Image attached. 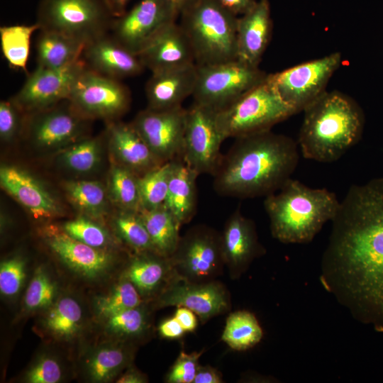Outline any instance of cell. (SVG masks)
<instances>
[{
  "label": "cell",
  "instance_id": "cell-49",
  "mask_svg": "<svg viewBox=\"0 0 383 383\" xmlns=\"http://www.w3.org/2000/svg\"><path fill=\"white\" fill-rule=\"evenodd\" d=\"M223 382L221 373L209 366L199 365L193 383H221Z\"/></svg>",
  "mask_w": 383,
  "mask_h": 383
},
{
  "label": "cell",
  "instance_id": "cell-25",
  "mask_svg": "<svg viewBox=\"0 0 383 383\" xmlns=\"http://www.w3.org/2000/svg\"><path fill=\"white\" fill-rule=\"evenodd\" d=\"M176 275L170 257L156 252H135L122 274L145 301L157 297Z\"/></svg>",
  "mask_w": 383,
  "mask_h": 383
},
{
  "label": "cell",
  "instance_id": "cell-4",
  "mask_svg": "<svg viewBox=\"0 0 383 383\" xmlns=\"http://www.w3.org/2000/svg\"><path fill=\"white\" fill-rule=\"evenodd\" d=\"M340 201L326 188H311L290 178L265 196L264 208L272 236L283 243L311 242L335 217Z\"/></svg>",
  "mask_w": 383,
  "mask_h": 383
},
{
  "label": "cell",
  "instance_id": "cell-21",
  "mask_svg": "<svg viewBox=\"0 0 383 383\" xmlns=\"http://www.w3.org/2000/svg\"><path fill=\"white\" fill-rule=\"evenodd\" d=\"M82 59L88 68L119 80L138 75L145 69L137 55L108 34L87 43Z\"/></svg>",
  "mask_w": 383,
  "mask_h": 383
},
{
  "label": "cell",
  "instance_id": "cell-51",
  "mask_svg": "<svg viewBox=\"0 0 383 383\" xmlns=\"http://www.w3.org/2000/svg\"><path fill=\"white\" fill-rule=\"evenodd\" d=\"M147 382L146 376L131 365L116 381L118 383H145Z\"/></svg>",
  "mask_w": 383,
  "mask_h": 383
},
{
  "label": "cell",
  "instance_id": "cell-27",
  "mask_svg": "<svg viewBox=\"0 0 383 383\" xmlns=\"http://www.w3.org/2000/svg\"><path fill=\"white\" fill-rule=\"evenodd\" d=\"M199 174L179 157L172 160L165 202L180 228L192 221L197 209L196 179Z\"/></svg>",
  "mask_w": 383,
  "mask_h": 383
},
{
  "label": "cell",
  "instance_id": "cell-20",
  "mask_svg": "<svg viewBox=\"0 0 383 383\" xmlns=\"http://www.w3.org/2000/svg\"><path fill=\"white\" fill-rule=\"evenodd\" d=\"M137 55L151 72L196 64L190 42L176 21L161 28Z\"/></svg>",
  "mask_w": 383,
  "mask_h": 383
},
{
  "label": "cell",
  "instance_id": "cell-7",
  "mask_svg": "<svg viewBox=\"0 0 383 383\" xmlns=\"http://www.w3.org/2000/svg\"><path fill=\"white\" fill-rule=\"evenodd\" d=\"M114 19L105 0H40L35 23L87 44L107 34Z\"/></svg>",
  "mask_w": 383,
  "mask_h": 383
},
{
  "label": "cell",
  "instance_id": "cell-23",
  "mask_svg": "<svg viewBox=\"0 0 383 383\" xmlns=\"http://www.w3.org/2000/svg\"><path fill=\"white\" fill-rule=\"evenodd\" d=\"M272 28L269 0H257L237 24L238 60L253 67L259 64L269 44Z\"/></svg>",
  "mask_w": 383,
  "mask_h": 383
},
{
  "label": "cell",
  "instance_id": "cell-22",
  "mask_svg": "<svg viewBox=\"0 0 383 383\" xmlns=\"http://www.w3.org/2000/svg\"><path fill=\"white\" fill-rule=\"evenodd\" d=\"M145 85L148 108L167 109L182 106L195 89L196 64L151 72Z\"/></svg>",
  "mask_w": 383,
  "mask_h": 383
},
{
  "label": "cell",
  "instance_id": "cell-42",
  "mask_svg": "<svg viewBox=\"0 0 383 383\" xmlns=\"http://www.w3.org/2000/svg\"><path fill=\"white\" fill-rule=\"evenodd\" d=\"M63 231L74 239L96 248L104 249L110 243L108 232L84 217L65 223Z\"/></svg>",
  "mask_w": 383,
  "mask_h": 383
},
{
  "label": "cell",
  "instance_id": "cell-8",
  "mask_svg": "<svg viewBox=\"0 0 383 383\" xmlns=\"http://www.w3.org/2000/svg\"><path fill=\"white\" fill-rule=\"evenodd\" d=\"M198 75L193 94L194 103L218 111L265 79L259 67L239 60L197 65Z\"/></svg>",
  "mask_w": 383,
  "mask_h": 383
},
{
  "label": "cell",
  "instance_id": "cell-30",
  "mask_svg": "<svg viewBox=\"0 0 383 383\" xmlns=\"http://www.w3.org/2000/svg\"><path fill=\"white\" fill-rule=\"evenodd\" d=\"M44 331L59 340H70L77 337L84 325V311L73 296L63 295L45 310L42 318Z\"/></svg>",
  "mask_w": 383,
  "mask_h": 383
},
{
  "label": "cell",
  "instance_id": "cell-14",
  "mask_svg": "<svg viewBox=\"0 0 383 383\" xmlns=\"http://www.w3.org/2000/svg\"><path fill=\"white\" fill-rule=\"evenodd\" d=\"M85 67L82 57L60 70L37 67L10 99L27 114L53 106L68 99L76 79Z\"/></svg>",
  "mask_w": 383,
  "mask_h": 383
},
{
  "label": "cell",
  "instance_id": "cell-33",
  "mask_svg": "<svg viewBox=\"0 0 383 383\" xmlns=\"http://www.w3.org/2000/svg\"><path fill=\"white\" fill-rule=\"evenodd\" d=\"M104 319L106 331L126 342L143 337L150 328V311L145 301L136 307L118 312Z\"/></svg>",
  "mask_w": 383,
  "mask_h": 383
},
{
  "label": "cell",
  "instance_id": "cell-13",
  "mask_svg": "<svg viewBox=\"0 0 383 383\" xmlns=\"http://www.w3.org/2000/svg\"><path fill=\"white\" fill-rule=\"evenodd\" d=\"M186 118L187 109L182 106L147 108L131 123L156 157L165 163L182 157Z\"/></svg>",
  "mask_w": 383,
  "mask_h": 383
},
{
  "label": "cell",
  "instance_id": "cell-43",
  "mask_svg": "<svg viewBox=\"0 0 383 383\" xmlns=\"http://www.w3.org/2000/svg\"><path fill=\"white\" fill-rule=\"evenodd\" d=\"M26 277L25 260L16 256L0 265V292L5 297H14L21 290Z\"/></svg>",
  "mask_w": 383,
  "mask_h": 383
},
{
  "label": "cell",
  "instance_id": "cell-46",
  "mask_svg": "<svg viewBox=\"0 0 383 383\" xmlns=\"http://www.w3.org/2000/svg\"><path fill=\"white\" fill-rule=\"evenodd\" d=\"M21 111L11 99L0 102V137L11 141L22 131L23 121Z\"/></svg>",
  "mask_w": 383,
  "mask_h": 383
},
{
  "label": "cell",
  "instance_id": "cell-31",
  "mask_svg": "<svg viewBox=\"0 0 383 383\" xmlns=\"http://www.w3.org/2000/svg\"><path fill=\"white\" fill-rule=\"evenodd\" d=\"M139 213L155 251L170 257L180 238V226L172 213L165 205L150 210L141 209Z\"/></svg>",
  "mask_w": 383,
  "mask_h": 383
},
{
  "label": "cell",
  "instance_id": "cell-26",
  "mask_svg": "<svg viewBox=\"0 0 383 383\" xmlns=\"http://www.w3.org/2000/svg\"><path fill=\"white\" fill-rule=\"evenodd\" d=\"M109 144L118 164L141 176L163 164L131 123L111 121L108 126Z\"/></svg>",
  "mask_w": 383,
  "mask_h": 383
},
{
  "label": "cell",
  "instance_id": "cell-37",
  "mask_svg": "<svg viewBox=\"0 0 383 383\" xmlns=\"http://www.w3.org/2000/svg\"><path fill=\"white\" fill-rule=\"evenodd\" d=\"M145 301L135 287L122 276L110 292L96 299L95 309L97 314L105 318Z\"/></svg>",
  "mask_w": 383,
  "mask_h": 383
},
{
  "label": "cell",
  "instance_id": "cell-24",
  "mask_svg": "<svg viewBox=\"0 0 383 383\" xmlns=\"http://www.w3.org/2000/svg\"><path fill=\"white\" fill-rule=\"evenodd\" d=\"M1 187L35 218H49L58 213L57 204L32 175L20 167L4 165L0 169Z\"/></svg>",
  "mask_w": 383,
  "mask_h": 383
},
{
  "label": "cell",
  "instance_id": "cell-44",
  "mask_svg": "<svg viewBox=\"0 0 383 383\" xmlns=\"http://www.w3.org/2000/svg\"><path fill=\"white\" fill-rule=\"evenodd\" d=\"M60 361L50 355H43L27 370L23 380L28 383H57L63 377Z\"/></svg>",
  "mask_w": 383,
  "mask_h": 383
},
{
  "label": "cell",
  "instance_id": "cell-17",
  "mask_svg": "<svg viewBox=\"0 0 383 383\" xmlns=\"http://www.w3.org/2000/svg\"><path fill=\"white\" fill-rule=\"evenodd\" d=\"M59 105L28 113L29 137L41 148L52 149L72 144L85 130L89 119L77 111L68 100L65 105Z\"/></svg>",
  "mask_w": 383,
  "mask_h": 383
},
{
  "label": "cell",
  "instance_id": "cell-45",
  "mask_svg": "<svg viewBox=\"0 0 383 383\" xmlns=\"http://www.w3.org/2000/svg\"><path fill=\"white\" fill-rule=\"evenodd\" d=\"M203 351L187 353L182 351L166 374L167 383H193L199 360Z\"/></svg>",
  "mask_w": 383,
  "mask_h": 383
},
{
  "label": "cell",
  "instance_id": "cell-34",
  "mask_svg": "<svg viewBox=\"0 0 383 383\" xmlns=\"http://www.w3.org/2000/svg\"><path fill=\"white\" fill-rule=\"evenodd\" d=\"M39 26H4L0 28V40L4 58L10 66L27 71L26 65L30 52V38Z\"/></svg>",
  "mask_w": 383,
  "mask_h": 383
},
{
  "label": "cell",
  "instance_id": "cell-15",
  "mask_svg": "<svg viewBox=\"0 0 383 383\" xmlns=\"http://www.w3.org/2000/svg\"><path fill=\"white\" fill-rule=\"evenodd\" d=\"M177 18L166 0H140L113 20L111 36L138 55L161 28Z\"/></svg>",
  "mask_w": 383,
  "mask_h": 383
},
{
  "label": "cell",
  "instance_id": "cell-11",
  "mask_svg": "<svg viewBox=\"0 0 383 383\" xmlns=\"http://www.w3.org/2000/svg\"><path fill=\"white\" fill-rule=\"evenodd\" d=\"M131 99L128 88L121 80L86 66L76 79L67 100L87 119L113 120L128 109Z\"/></svg>",
  "mask_w": 383,
  "mask_h": 383
},
{
  "label": "cell",
  "instance_id": "cell-5",
  "mask_svg": "<svg viewBox=\"0 0 383 383\" xmlns=\"http://www.w3.org/2000/svg\"><path fill=\"white\" fill-rule=\"evenodd\" d=\"M179 17V24L190 42L197 65L238 59V16L217 0H197Z\"/></svg>",
  "mask_w": 383,
  "mask_h": 383
},
{
  "label": "cell",
  "instance_id": "cell-36",
  "mask_svg": "<svg viewBox=\"0 0 383 383\" xmlns=\"http://www.w3.org/2000/svg\"><path fill=\"white\" fill-rule=\"evenodd\" d=\"M138 175L116 164L111 168L110 191L115 203L121 209L140 211L142 209Z\"/></svg>",
  "mask_w": 383,
  "mask_h": 383
},
{
  "label": "cell",
  "instance_id": "cell-48",
  "mask_svg": "<svg viewBox=\"0 0 383 383\" xmlns=\"http://www.w3.org/2000/svg\"><path fill=\"white\" fill-rule=\"evenodd\" d=\"M174 316L186 332H192L198 326V319L196 314L188 308L184 306L177 307Z\"/></svg>",
  "mask_w": 383,
  "mask_h": 383
},
{
  "label": "cell",
  "instance_id": "cell-12",
  "mask_svg": "<svg viewBox=\"0 0 383 383\" xmlns=\"http://www.w3.org/2000/svg\"><path fill=\"white\" fill-rule=\"evenodd\" d=\"M216 111L194 103L187 109L182 159L199 175H212L222 155L223 140L216 123Z\"/></svg>",
  "mask_w": 383,
  "mask_h": 383
},
{
  "label": "cell",
  "instance_id": "cell-52",
  "mask_svg": "<svg viewBox=\"0 0 383 383\" xmlns=\"http://www.w3.org/2000/svg\"><path fill=\"white\" fill-rule=\"evenodd\" d=\"M113 16L119 17L126 11V6L130 0H105Z\"/></svg>",
  "mask_w": 383,
  "mask_h": 383
},
{
  "label": "cell",
  "instance_id": "cell-16",
  "mask_svg": "<svg viewBox=\"0 0 383 383\" xmlns=\"http://www.w3.org/2000/svg\"><path fill=\"white\" fill-rule=\"evenodd\" d=\"M154 301L157 308H188L202 323L228 311L231 304L227 290L219 282H192L177 275Z\"/></svg>",
  "mask_w": 383,
  "mask_h": 383
},
{
  "label": "cell",
  "instance_id": "cell-40",
  "mask_svg": "<svg viewBox=\"0 0 383 383\" xmlns=\"http://www.w3.org/2000/svg\"><path fill=\"white\" fill-rule=\"evenodd\" d=\"M55 281L43 267L35 270L23 297L26 311L34 312L48 309L57 299Z\"/></svg>",
  "mask_w": 383,
  "mask_h": 383
},
{
  "label": "cell",
  "instance_id": "cell-29",
  "mask_svg": "<svg viewBox=\"0 0 383 383\" xmlns=\"http://www.w3.org/2000/svg\"><path fill=\"white\" fill-rule=\"evenodd\" d=\"M85 45V43L62 33L40 30L35 43L37 67L65 68L82 57Z\"/></svg>",
  "mask_w": 383,
  "mask_h": 383
},
{
  "label": "cell",
  "instance_id": "cell-47",
  "mask_svg": "<svg viewBox=\"0 0 383 383\" xmlns=\"http://www.w3.org/2000/svg\"><path fill=\"white\" fill-rule=\"evenodd\" d=\"M158 332L161 337L170 340L178 339L186 333L174 316L163 320L160 323Z\"/></svg>",
  "mask_w": 383,
  "mask_h": 383
},
{
  "label": "cell",
  "instance_id": "cell-39",
  "mask_svg": "<svg viewBox=\"0 0 383 383\" xmlns=\"http://www.w3.org/2000/svg\"><path fill=\"white\" fill-rule=\"evenodd\" d=\"M72 203L81 211L99 216L105 211L106 192L102 184L95 181H70L65 184Z\"/></svg>",
  "mask_w": 383,
  "mask_h": 383
},
{
  "label": "cell",
  "instance_id": "cell-50",
  "mask_svg": "<svg viewBox=\"0 0 383 383\" xmlns=\"http://www.w3.org/2000/svg\"><path fill=\"white\" fill-rule=\"evenodd\" d=\"M234 15L240 16L248 11L257 0H217Z\"/></svg>",
  "mask_w": 383,
  "mask_h": 383
},
{
  "label": "cell",
  "instance_id": "cell-35",
  "mask_svg": "<svg viewBox=\"0 0 383 383\" xmlns=\"http://www.w3.org/2000/svg\"><path fill=\"white\" fill-rule=\"evenodd\" d=\"M113 225L119 238L135 252H156L139 211L121 209Z\"/></svg>",
  "mask_w": 383,
  "mask_h": 383
},
{
  "label": "cell",
  "instance_id": "cell-2",
  "mask_svg": "<svg viewBox=\"0 0 383 383\" xmlns=\"http://www.w3.org/2000/svg\"><path fill=\"white\" fill-rule=\"evenodd\" d=\"M213 176V188L223 196H267L292 178L299 160L297 142L271 130L235 138Z\"/></svg>",
  "mask_w": 383,
  "mask_h": 383
},
{
  "label": "cell",
  "instance_id": "cell-18",
  "mask_svg": "<svg viewBox=\"0 0 383 383\" xmlns=\"http://www.w3.org/2000/svg\"><path fill=\"white\" fill-rule=\"evenodd\" d=\"M45 240L50 250L72 272L88 279L104 276L113 267L114 257L105 249L89 246L55 228L45 231Z\"/></svg>",
  "mask_w": 383,
  "mask_h": 383
},
{
  "label": "cell",
  "instance_id": "cell-9",
  "mask_svg": "<svg viewBox=\"0 0 383 383\" xmlns=\"http://www.w3.org/2000/svg\"><path fill=\"white\" fill-rule=\"evenodd\" d=\"M170 260L182 279L197 283L213 281L225 265L221 234L209 226L196 225L180 236Z\"/></svg>",
  "mask_w": 383,
  "mask_h": 383
},
{
  "label": "cell",
  "instance_id": "cell-1",
  "mask_svg": "<svg viewBox=\"0 0 383 383\" xmlns=\"http://www.w3.org/2000/svg\"><path fill=\"white\" fill-rule=\"evenodd\" d=\"M331 222L323 284L357 319L383 331V179L351 185Z\"/></svg>",
  "mask_w": 383,
  "mask_h": 383
},
{
  "label": "cell",
  "instance_id": "cell-28",
  "mask_svg": "<svg viewBox=\"0 0 383 383\" xmlns=\"http://www.w3.org/2000/svg\"><path fill=\"white\" fill-rule=\"evenodd\" d=\"M133 353L129 342L121 340L100 345L85 359L86 377L93 382H110L131 365Z\"/></svg>",
  "mask_w": 383,
  "mask_h": 383
},
{
  "label": "cell",
  "instance_id": "cell-19",
  "mask_svg": "<svg viewBox=\"0 0 383 383\" xmlns=\"http://www.w3.org/2000/svg\"><path fill=\"white\" fill-rule=\"evenodd\" d=\"M221 234L224 264L232 278H238L265 253L254 221L245 217L240 207L228 217Z\"/></svg>",
  "mask_w": 383,
  "mask_h": 383
},
{
  "label": "cell",
  "instance_id": "cell-38",
  "mask_svg": "<svg viewBox=\"0 0 383 383\" xmlns=\"http://www.w3.org/2000/svg\"><path fill=\"white\" fill-rule=\"evenodd\" d=\"M171 169L170 161L138 177L142 209L150 210L165 204Z\"/></svg>",
  "mask_w": 383,
  "mask_h": 383
},
{
  "label": "cell",
  "instance_id": "cell-41",
  "mask_svg": "<svg viewBox=\"0 0 383 383\" xmlns=\"http://www.w3.org/2000/svg\"><path fill=\"white\" fill-rule=\"evenodd\" d=\"M63 150L60 156V162L69 170L77 172L93 170L101 159V146L97 139L77 140Z\"/></svg>",
  "mask_w": 383,
  "mask_h": 383
},
{
  "label": "cell",
  "instance_id": "cell-32",
  "mask_svg": "<svg viewBox=\"0 0 383 383\" xmlns=\"http://www.w3.org/2000/svg\"><path fill=\"white\" fill-rule=\"evenodd\" d=\"M263 336L255 316L248 311H237L229 314L221 340L231 349L243 351L257 345Z\"/></svg>",
  "mask_w": 383,
  "mask_h": 383
},
{
  "label": "cell",
  "instance_id": "cell-6",
  "mask_svg": "<svg viewBox=\"0 0 383 383\" xmlns=\"http://www.w3.org/2000/svg\"><path fill=\"white\" fill-rule=\"evenodd\" d=\"M294 110L279 96L269 76L224 109L216 111L218 128L226 140L271 130Z\"/></svg>",
  "mask_w": 383,
  "mask_h": 383
},
{
  "label": "cell",
  "instance_id": "cell-3",
  "mask_svg": "<svg viewBox=\"0 0 383 383\" xmlns=\"http://www.w3.org/2000/svg\"><path fill=\"white\" fill-rule=\"evenodd\" d=\"M364 124L363 111L354 99L326 91L304 110L297 144L304 158L333 162L358 143Z\"/></svg>",
  "mask_w": 383,
  "mask_h": 383
},
{
  "label": "cell",
  "instance_id": "cell-10",
  "mask_svg": "<svg viewBox=\"0 0 383 383\" xmlns=\"http://www.w3.org/2000/svg\"><path fill=\"white\" fill-rule=\"evenodd\" d=\"M341 63V54L333 52L268 76L282 99L297 113L327 91L330 79Z\"/></svg>",
  "mask_w": 383,
  "mask_h": 383
},
{
  "label": "cell",
  "instance_id": "cell-53",
  "mask_svg": "<svg viewBox=\"0 0 383 383\" xmlns=\"http://www.w3.org/2000/svg\"><path fill=\"white\" fill-rule=\"evenodd\" d=\"M178 17L197 0H166Z\"/></svg>",
  "mask_w": 383,
  "mask_h": 383
}]
</instances>
